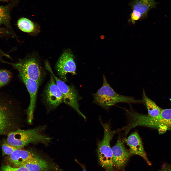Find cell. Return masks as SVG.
<instances>
[{
  "label": "cell",
  "mask_w": 171,
  "mask_h": 171,
  "mask_svg": "<svg viewBox=\"0 0 171 171\" xmlns=\"http://www.w3.org/2000/svg\"><path fill=\"white\" fill-rule=\"evenodd\" d=\"M94 102L106 109L120 103H143V100H136L133 97L119 94L116 92L103 76L102 87L93 94Z\"/></svg>",
  "instance_id": "6da1fadb"
},
{
  "label": "cell",
  "mask_w": 171,
  "mask_h": 171,
  "mask_svg": "<svg viewBox=\"0 0 171 171\" xmlns=\"http://www.w3.org/2000/svg\"><path fill=\"white\" fill-rule=\"evenodd\" d=\"M43 129L42 127H37L11 132L8 134L7 143L17 149H21L30 143H47L51 138L42 134Z\"/></svg>",
  "instance_id": "7a4b0ae2"
},
{
  "label": "cell",
  "mask_w": 171,
  "mask_h": 171,
  "mask_svg": "<svg viewBox=\"0 0 171 171\" xmlns=\"http://www.w3.org/2000/svg\"><path fill=\"white\" fill-rule=\"evenodd\" d=\"M101 124L104 128V134L103 139L97 145L98 162L106 171H112L113 169V165L110 143L116 131L112 130L110 124L108 123L101 122Z\"/></svg>",
  "instance_id": "3957f363"
},
{
  "label": "cell",
  "mask_w": 171,
  "mask_h": 171,
  "mask_svg": "<svg viewBox=\"0 0 171 171\" xmlns=\"http://www.w3.org/2000/svg\"><path fill=\"white\" fill-rule=\"evenodd\" d=\"M17 70L19 74L34 80L40 84L43 76V71L40 61L36 57L30 56L15 63H10Z\"/></svg>",
  "instance_id": "277c9868"
},
{
  "label": "cell",
  "mask_w": 171,
  "mask_h": 171,
  "mask_svg": "<svg viewBox=\"0 0 171 171\" xmlns=\"http://www.w3.org/2000/svg\"><path fill=\"white\" fill-rule=\"evenodd\" d=\"M138 126L152 127L157 129L159 133H164L171 130V108L162 109L159 115L151 117L147 115L139 114L137 119Z\"/></svg>",
  "instance_id": "5b68a950"
},
{
  "label": "cell",
  "mask_w": 171,
  "mask_h": 171,
  "mask_svg": "<svg viewBox=\"0 0 171 171\" xmlns=\"http://www.w3.org/2000/svg\"><path fill=\"white\" fill-rule=\"evenodd\" d=\"M45 67L53 76L57 85L62 95L63 102L73 108L79 115L86 120V117L79 109L78 102L79 97L75 88L72 86L67 85L64 82L56 76L53 72L49 64L46 65Z\"/></svg>",
  "instance_id": "8992f818"
},
{
  "label": "cell",
  "mask_w": 171,
  "mask_h": 171,
  "mask_svg": "<svg viewBox=\"0 0 171 171\" xmlns=\"http://www.w3.org/2000/svg\"><path fill=\"white\" fill-rule=\"evenodd\" d=\"M58 75L64 82L66 81L68 73L76 74V66L73 53L70 49L65 50L62 53L56 64Z\"/></svg>",
  "instance_id": "52a82bcc"
},
{
  "label": "cell",
  "mask_w": 171,
  "mask_h": 171,
  "mask_svg": "<svg viewBox=\"0 0 171 171\" xmlns=\"http://www.w3.org/2000/svg\"><path fill=\"white\" fill-rule=\"evenodd\" d=\"M44 100L47 105L52 108H56L63 102L62 95L51 73L44 91Z\"/></svg>",
  "instance_id": "ba28073f"
},
{
  "label": "cell",
  "mask_w": 171,
  "mask_h": 171,
  "mask_svg": "<svg viewBox=\"0 0 171 171\" xmlns=\"http://www.w3.org/2000/svg\"><path fill=\"white\" fill-rule=\"evenodd\" d=\"M112 150L114 168L118 171L123 170L130 156L129 151L120 138L112 148Z\"/></svg>",
  "instance_id": "9c48e42d"
},
{
  "label": "cell",
  "mask_w": 171,
  "mask_h": 171,
  "mask_svg": "<svg viewBox=\"0 0 171 171\" xmlns=\"http://www.w3.org/2000/svg\"><path fill=\"white\" fill-rule=\"evenodd\" d=\"M38 156L30 150L17 149L6 158L5 162L7 165L11 167H19Z\"/></svg>",
  "instance_id": "30bf717a"
},
{
  "label": "cell",
  "mask_w": 171,
  "mask_h": 171,
  "mask_svg": "<svg viewBox=\"0 0 171 171\" xmlns=\"http://www.w3.org/2000/svg\"><path fill=\"white\" fill-rule=\"evenodd\" d=\"M19 75L26 86L30 96V102L28 109L27 114L28 122L31 123L33 118L37 94L40 84L37 81L29 78L22 75L19 74Z\"/></svg>",
  "instance_id": "8fae6325"
},
{
  "label": "cell",
  "mask_w": 171,
  "mask_h": 171,
  "mask_svg": "<svg viewBox=\"0 0 171 171\" xmlns=\"http://www.w3.org/2000/svg\"><path fill=\"white\" fill-rule=\"evenodd\" d=\"M125 142L129 148L131 154L139 155L142 157L149 165L151 163L145 151L140 137L137 131L131 133L126 138Z\"/></svg>",
  "instance_id": "7c38bea8"
},
{
  "label": "cell",
  "mask_w": 171,
  "mask_h": 171,
  "mask_svg": "<svg viewBox=\"0 0 171 171\" xmlns=\"http://www.w3.org/2000/svg\"><path fill=\"white\" fill-rule=\"evenodd\" d=\"M159 3L155 0H131L128 3L132 10L140 13L142 19L147 17L149 11L151 9L156 8Z\"/></svg>",
  "instance_id": "4fadbf2b"
},
{
  "label": "cell",
  "mask_w": 171,
  "mask_h": 171,
  "mask_svg": "<svg viewBox=\"0 0 171 171\" xmlns=\"http://www.w3.org/2000/svg\"><path fill=\"white\" fill-rule=\"evenodd\" d=\"M23 166L28 171H46L49 167L48 163L39 156L28 162Z\"/></svg>",
  "instance_id": "5bb4252c"
},
{
  "label": "cell",
  "mask_w": 171,
  "mask_h": 171,
  "mask_svg": "<svg viewBox=\"0 0 171 171\" xmlns=\"http://www.w3.org/2000/svg\"><path fill=\"white\" fill-rule=\"evenodd\" d=\"M142 99L146 105L148 111L147 115L148 116L155 117L159 115L162 109L160 107L147 96L144 90L142 93Z\"/></svg>",
  "instance_id": "9a60e30c"
},
{
  "label": "cell",
  "mask_w": 171,
  "mask_h": 171,
  "mask_svg": "<svg viewBox=\"0 0 171 171\" xmlns=\"http://www.w3.org/2000/svg\"><path fill=\"white\" fill-rule=\"evenodd\" d=\"M17 25L20 30L25 32L33 33L38 30V26L36 24L25 17L19 19L17 21Z\"/></svg>",
  "instance_id": "2e32d148"
},
{
  "label": "cell",
  "mask_w": 171,
  "mask_h": 171,
  "mask_svg": "<svg viewBox=\"0 0 171 171\" xmlns=\"http://www.w3.org/2000/svg\"><path fill=\"white\" fill-rule=\"evenodd\" d=\"M15 4L12 5L11 4L0 6V25H5L9 28L11 27L10 22V10L12 6Z\"/></svg>",
  "instance_id": "e0dca14e"
},
{
  "label": "cell",
  "mask_w": 171,
  "mask_h": 171,
  "mask_svg": "<svg viewBox=\"0 0 171 171\" xmlns=\"http://www.w3.org/2000/svg\"><path fill=\"white\" fill-rule=\"evenodd\" d=\"M0 101V134L4 133L8 123L6 108Z\"/></svg>",
  "instance_id": "ac0fdd59"
},
{
  "label": "cell",
  "mask_w": 171,
  "mask_h": 171,
  "mask_svg": "<svg viewBox=\"0 0 171 171\" xmlns=\"http://www.w3.org/2000/svg\"><path fill=\"white\" fill-rule=\"evenodd\" d=\"M11 77L9 71L5 69L0 70V88L9 81Z\"/></svg>",
  "instance_id": "d6986e66"
},
{
  "label": "cell",
  "mask_w": 171,
  "mask_h": 171,
  "mask_svg": "<svg viewBox=\"0 0 171 171\" xmlns=\"http://www.w3.org/2000/svg\"><path fill=\"white\" fill-rule=\"evenodd\" d=\"M2 154L3 155H9L17 149L7 143H4L2 146Z\"/></svg>",
  "instance_id": "ffe728a7"
},
{
  "label": "cell",
  "mask_w": 171,
  "mask_h": 171,
  "mask_svg": "<svg viewBox=\"0 0 171 171\" xmlns=\"http://www.w3.org/2000/svg\"><path fill=\"white\" fill-rule=\"evenodd\" d=\"M12 35V33L7 29L3 28H0V37L7 36ZM0 53L3 56L8 58H10V56L4 52L0 48Z\"/></svg>",
  "instance_id": "44dd1931"
},
{
  "label": "cell",
  "mask_w": 171,
  "mask_h": 171,
  "mask_svg": "<svg viewBox=\"0 0 171 171\" xmlns=\"http://www.w3.org/2000/svg\"><path fill=\"white\" fill-rule=\"evenodd\" d=\"M0 171H28L24 166L13 167L8 165H4L1 167Z\"/></svg>",
  "instance_id": "7402d4cb"
},
{
  "label": "cell",
  "mask_w": 171,
  "mask_h": 171,
  "mask_svg": "<svg viewBox=\"0 0 171 171\" xmlns=\"http://www.w3.org/2000/svg\"><path fill=\"white\" fill-rule=\"evenodd\" d=\"M132 10V13L130 14V19L129 21L133 24H134L136 21L142 19V15L139 12L134 10Z\"/></svg>",
  "instance_id": "603a6c76"
},
{
  "label": "cell",
  "mask_w": 171,
  "mask_h": 171,
  "mask_svg": "<svg viewBox=\"0 0 171 171\" xmlns=\"http://www.w3.org/2000/svg\"><path fill=\"white\" fill-rule=\"evenodd\" d=\"M157 171H171V164H164L161 168Z\"/></svg>",
  "instance_id": "cb8c5ba5"
},
{
  "label": "cell",
  "mask_w": 171,
  "mask_h": 171,
  "mask_svg": "<svg viewBox=\"0 0 171 171\" xmlns=\"http://www.w3.org/2000/svg\"><path fill=\"white\" fill-rule=\"evenodd\" d=\"M2 56H3V55L1 53H0V61H1L2 62H4V61H3L2 60Z\"/></svg>",
  "instance_id": "d4e9b609"
},
{
  "label": "cell",
  "mask_w": 171,
  "mask_h": 171,
  "mask_svg": "<svg viewBox=\"0 0 171 171\" xmlns=\"http://www.w3.org/2000/svg\"><path fill=\"white\" fill-rule=\"evenodd\" d=\"M81 165V167L83 168V169L84 170V171H87L84 168V167L82 166V165Z\"/></svg>",
  "instance_id": "484cf974"
},
{
  "label": "cell",
  "mask_w": 171,
  "mask_h": 171,
  "mask_svg": "<svg viewBox=\"0 0 171 171\" xmlns=\"http://www.w3.org/2000/svg\"><path fill=\"white\" fill-rule=\"evenodd\" d=\"M11 0H0V1H10Z\"/></svg>",
  "instance_id": "4316f807"
}]
</instances>
